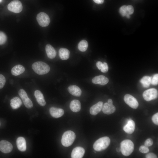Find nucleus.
<instances>
[{
	"instance_id": "4",
	"label": "nucleus",
	"mask_w": 158,
	"mask_h": 158,
	"mask_svg": "<svg viewBox=\"0 0 158 158\" xmlns=\"http://www.w3.org/2000/svg\"><path fill=\"white\" fill-rule=\"evenodd\" d=\"M75 133L71 130H68L63 134L61 140L62 144L64 147H68L71 145L75 138Z\"/></svg>"
},
{
	"instance_id": "31",
	"label": "nucleus",
	"mask_w": 158,
	"mask_h": 158,
	"mask_svg": "<svg viewBox=\"0 0 158 158\" xmlns=\"http://www.w3.org/2000/svg\"><path fill=\"white\" fill-rule=\"evenodd\" d=\"M6 82L5 77L0 74V89L2 88L4 86Z\"/></svg>"
},
{
	"instance_id": "35",
	"label": "nucleus",
	"mask_w": 158,
	"mask_h": 158,
	"mask_svg": "<svg viewBox=\"0 0 158 158\" xmlns=\"http://www.w3.org/2000/svg\"><path fill=\"white\" fill-rule=\"evenodd\" d=\"M153 122L156 125H158V113H157L154 114L152 118Z\"/></svg>"
},
{
	"instance_id": "16",
	"label": "nucleus",
	"mask_w": 158,
	"mask_h": 158,
	"mask_svg": "<svg viewBox=\"0 0 158 158\" xmlns=\"http://www.w3.org/2000/svg\"><path fill=\"white\" fill-rule=\"evenodd\" d=\"M102 109L104 114H110L115 112L116 108L113 104H110L108 102H106L103 105Z\"/></svg>"
},
{
	"instance_id": "27",
	"label": "nucleus",
	"mask_w": 158,
	"mask_h": 158,
	"mask_svg": "<svg viewBox=\"0 0 158 158\" xmlns=\"http://www.w3.org/2000/svg\"><path fill=\"white\" fill-rule=\"evenodd\" d=\"M119 13L123 17L126 16L128 18H130V15L127 13L126 6L123 5L121 6L119 8Z\"/></svg>"
},
{
	"instance_id": "14",
	"label": "nucleus",
	"mask_w": 158,
	"mask_h": 158,
	"mask_svg": "<svg viewBox=\"0 0 158 158\" xmlns=\"http://www.w3.org/2000/svg\"><path fill=\"white\" fill-rule=\"evenodd\" d=\"M49 111L52 116L56 118L61 117L64 113V111L63 109L54 107H51Z\"/></svg>"
},
{
	"instance_id": "3",
	"label": "nucleus",
	"mask_w": 158,
	"mask_h": 158,
	"mask_svg": "<svg viewBox=\"0 0 158 158\" xmlns=\"http://www.w3.org/2000/svg\"><path fill=\"white\" fill-rule=\"evenodd\" d=\"M134 149V144L130 140H124L121 143V152L124 156H127L130 155L133 152Z\"/></svg>"
},
{
	"instance_id": "2",
	"label": "nucleus",
	"mask_w": 158,
	"mask_h": 158,
	"mask_svg": "<svg viewBox=\"0 0 158 158\" xmlns=\"http://www.w3.org/2000/svg\"><path fill=\"white\" fill-rule=\"evenodd\" d=\"M110 143L109 137L104 136L99 138L94 143L93 147L97 151H101L107 149Z\"/></svg>"
},
{
	"instance_id": "1",
	"label": "nucleus",
	"mask_w": 158,
	"mask_h": 158,
	"mask_svg": "<svg viewBox=\"0 0 158 158\" xmlns=\"http://www.w3.org/2000/svg\"><path fill=\"white\" fill-rule=\"evenodd\" d=\"M32 67L36 73L40 75L47 74L50 70V67L49 65L42 61H37L33 63Z\"/></svg>"
},
{
	"instance_id": "37",
	"label": "nucleus",
	"mask_w": 158,
	"mask_h": 158,
	"mask_svg": "<svg viewBox=\"0 0 158 158\" xmlns=\"http://www.w3.org/2000/svg\"><path fill=\"white\" fill-rule=\"evenodd\" d=\"M103 63L100 61H98L96 63V66L99 70H101L102 67Z\"/></svg>"
},
{
	"instance_id": "12",
	"label": "nucleus",
	"mask_w": 158,
	"mask_h": 158,
	"mask_svg": "<svg viewBox=\"0 0 158 158\" xmlns=\"http://www.w3.org/2000/svg\"><path fill=\"white\" fill-rule=\"evenodd\" d=\"M92 81L94 84L105 85L109 82V79L104 75H99L94 77Z\"/></svg>"
},
{
	"instance_id": "38",
	"label": "nucleus",
	"mask_w": 158,
	"mask_h": 158,
	"mask_svg": "<svg viewBox=\"0 0 158 158\" xmlns=\"http://www.w3.org/2000/svg\"><path fill=\"white\" fill-rule=\"evenodd\" d=\"M95 2L98 4H103L104 1V0H93Z\"/></svg>"
},
{
	"instance_id": "17",
	"label": "nucleus",
	"mask_w": 158,
	"mask_h": 158,
	"mask_svg": "<svg viewBox=\"0 0 158 158\" xmlns=\"http://www.w3.org/2000/svg\"><path fill=\"white\" fill-rule=\"evenodd\" d=\"M34 94L38 104L42 106H44L46 102L42 92L40 90H37L35 91Z\"/></svg>"
},
{
	"instance_id": "5",
	"label": "nucleus",
	"mask_w": 158,
	"mask_h": 158,
	"mask_svg": "<svg viewBox=\"0 0 158 158\" xmlns=\"http://www.w3.org/2000/svg\"><path fill=\"white\" fill-rule=\"evenodd\" d=\"M157 90L155 88L148 89L144 92L142 96L144 99L147 101L155 99L158 97Z\"/></svg>"
},
{
	"instance_id": "20",
	"label": "nucleus",
	"mask_w": 158,
	"mask_h": 158,
	"mask_svg": "<svg viewBox=\"0 0 158 158\" xmlns=\"http://www.w3.org/2000/svg\"><path fill=\"white\" fill-rule=\"evenodd\" d=\"M45 51L48 57L53 59L56 56V53L54 48L50 44H47L45 47Z\"/></svg>"
},
{
	"instance_id": "22",
	"label": "nucleus",
	"mask_w": 158,
	"mask_h": 158,
	"mask_svg": "<svg viewBox=\"0 0 158 158\" xmlns=\"http://www.w3.org/2000/svg\"><path fill=\"white\" fill-rule=\"evenodd\" d=\"M25 71V68L21 65H17L14 66L11 69L12 74L17 76L23 73Z\"/></svg>"
},
{
	"instance_id": "41",
	"label": "nucleus",
	"mask_w": 158,
	"mask_h": 158,
	"mask_svg": "<svg viewBox=\"0 0 158 158\" xmlns=\"http://www.w3.org/2000/svg\"><path fill=\"white\" fill-rule=\"evenodd\" d=\"M3 0H0V3H1L2 1Z\"/></svg>"
},
{
	"instance_id": "32",
	"label": "nucleus",
	"mask_w": 158,
	"mask_h": 158,
	"mask_svg": "<svg viewBox=\"0 0 158 158\" xmlns=\"http://www.w3.org/2000/svg\"><path fill=\"white\" fill-rule=\"evenodd\" d=\"M126 9L127 12V13L128 15H131L134 12V9L133 7L130 5H129L126 6Z\"/></svg>"
},
{
	"instance_id": "34",
	"label": "nucleus",
	"mask_w": 158,
	"mask_h": 158,
	"mask_svg": "<svg viewBox=\"0 0 158 158\" xmlns=\"http://www.w3.org/2000/svg\"><path fill=\"white\" fill-rule=\"evenodd\" d=\"M103 73H106L108 70V67L107 63L106 62L103 63L102 68L100 70Z\"/></svg>"
},
{
	"instance_id": "40",
	"label": "nucleus",
	"mask_w": 158,
	"mask_h": 158,
	"mask_svg": "<svg viewBox=\"0 0 158 158\" xmlns=\"http://www.w3.org/2000/svg\"><path fill=\"white\" fill-rule=\"evenodd\" d=\"M116 151L117 152H121L120 148H119L118 147L116 148Z\"/></svg>"
},
{
	"instance_id": "6",
	"label": "nucleus",
	"mask_w": 158,
	"mask_h": 158,
	"mask_svg": "<svg viewBox=\"0 0 158 158\" xmlns=\"http://www.w3.org/2000/svg\"><path fill=\"white\" fill-rule=\"evenodd\" d=\"M36 19L39 25L42 27L47 26L50 22L48 15L45 13L42 12L40 13L37 15Z\"/></svg>"
},
{
	"instance_id": "10",
	"label": "nucleus",
	"mask_w": 158,
	"mask_h": 158,
	"mask_svg": "<svg viewBox=\"0 0 158 158\" xmlns=\"http://www.w3.org/2000/svg\"><path fill=\"white\" fill-rule=\"evenodd\" d=\"M12 144L8 141L3 140L0 141V150L4 153L11 152L12 150Z\"/></svg>"
},
{
	"instance_id": "19",
	"label": "nucleus",
	"mask_w": 158,
	"mask_h": 158,
	"mask_svg": "<svg viewBox=\"0 0 158 158\" xmlns=\"http://www.w3.org/2000/svg\"><path fill=\"white\" fill-rule=\"evenodd\" d=\"M68 92L72 95L76 97H80L81 95L82 91L80 89L75 85L69 86L68 88Z\"/></svg>"
},
{
	"instance_id": "11",
	"label": "nucleus",
	"mask_w": 158,
	"mask_h": 158,
	"mask_svg": "<svg viewBox=\"0 0 158 158\" xmlns=\"http://www.w3.org/2000/svg\"><path fill=\"white\" fill-rule=\"evenodd\" d=\"M85 153V149L82 147H77L74 148L71 153L72 158H82Z\"/></svg>"
},
{
	"instance_id": "9",
	"label": "nucleus",
	"mask_w": 158,
	"mask_h": 158,
	"mask_svg": "<svg viewBox=\"0 0 158 158\" xmlns=\"http://www.w3.org/2000/svg\"><path fill=\"white\" fill-rule=\"evenodd\" d=\"M124 100L127 104L133 109H137L138 106V103L136 99L130 95H126L124 96Z\"/></svg>"
},
{
	"instance_id": "18",
	"label": "nucleus",
	"mask_w": 158,
	"mask_h": 158,
	"mask_svg": "<svg viewBox=\"0 0 158 158\" xmlns=\"http://www.w3.org/2000/svg\"><path fill=\"white\" fill-rule=\"evenodd\" d=\"M17 146L18 150L21 152L25 151L26 149V141L23 137H18L16 141Z\"/></svg>"
},
{
	"instance_id": "15",
	"label": "nucleus",
	"mask_w": 158,
	"mask_h": 158,
	"mask_svg": "<svg viewBox=\"0 0 158 158\" xmlns=\"http://www.w3.org/2000/svg\"><path fill=\"white\" fill-rule=\"evenodd\" d=\"M135 128V124L134 121L129 119L127 124L123 127V130L126 133L131 134L134 131Z\"/></svg>"
},
{
	"instance_id": "26",
	"label": "nucleus",
	"mask_w": 158,
	"mask_h": 158,
	"mask_svg": "<svg viewBox=\"0 0 158 158\" xmlns=\"http://www.w3.org/2000/svg\"><path fill=\"white\" fill-rule=\"evenodd\" d=\"M88 46V44L87 41L85 40H83L79 42L78 48L80 51L84 52L87 50Z\"/></svg>"
},
{
	"instance_id": "24",
	"label": "nucleus",
	"mask_w": 158,
	"mask_h": 158,
	"mask_svg": "<svg viewBox=\"0 0 158 158\" xmlns=\"http://www.w3.org/2000/svg\"><path fill=\"white\" fill-rule=\"evenodd\" d=\"M59 54L60 59L63 60L68 59L69 57L70 51L65 48H61L59 50Z\"/></svg>"
},
{
	"instance_id": "25",
	"label": "nucleus",
	"mask_w": 158,
	"mask_h": 158,
	"mask_svg": "<svg viewBox=\"0 0 158 158\" xmlns=\"http://www.w3.org/2000/svg\"><path fill=\"white\" fill-rule=\"evenodd\" d=\"M151 77L147 76L143 77L140 80V82L144 87H148L151 83Z\"/></svg>"
},
{
	"instance_id": "7",
	"label": "nucleus",
	"mask_w": 158,
	"mask_h": 158,
	"mask_svg": "<svg viewBox=\"0 0 158 158\" xmlns=\"http://www.w3.org/2000/svg\"><path fill=\"white\" fill-rule=\"evenodd\" d=\"M7 8L9 11L15 13H18L22 11L23 6L20 1L15 0L10 3L8 5Z\"/></svg>"
},
{
	"instance_id": "33",
	"label": "nucleus",
	"mask_w": 158,
	"mask_h": 158,
	"mask_svg": "<svg viewBox=\"0 0 158 158\" xmlns=\"http://www.w3.org/2000/svg\"><path fill=\"white\" fill-rule=\"evenodd\" d=\"M153 144V140L152 139L150 138L147 139L145 141L144 143L145 145L147 147L151 146Z\"/></svg>"
},
{
	"instance_id": "39",
	"label": "nucleus",
	"mask_w": 158,
	"mask_h": 158,
	"mask_svg": "<svg viewBox=\"0 0 158 158\" xmlns=\"http://www.w3.org/2000/svg\"><path fill=\"white\" fill-rule=\"evenodd\" d=\"M108 103L110 104H113V101L112 100L110 99H109L108 100Z\"/></svg>"
},
{
	"instance_id": "8",
	"label": "nucleus",
	"mask_w": 158,
	"mask_h": 158,
	"mask_svg": "<svg viewBox=\"0 0 158 158\" xmlns=\"http://www.w3.org/2000/svg\"><path fill=\"white\" fill-rule=\"evenodd\" d=\"M18 94L22 99L24 104L26 107L28 109L32 108L33 106V103L23 89H20L18 91Z\"/></svg>"
},
{
	"instance_id": "21",
	"label": "nucleus",
	"mask_w": 158,
	"mask_h": 158,
	"mask_svg": "<svg viewBox=\"0 0 158 158\" xmlns=\"http://www.w3.org/2000/svg\"><path fill=\"white\" fill-rule=\"evenodd\" d=\"M70 107L71 110L73 112H79L81 109V105L80 102L77 99L73 100L71 102Z\"/></svg>"
},
{
	"instance_id": "29",
	"label": "nucleus",
	"mask_w": 158,
	"mask_h": 158,
	"mask_svg": "<svg viewBox=\"0 0 158 158\" xmlns=\"http://www.w3.org/2000/svg\"><path fill=\"white\" fill-rule=\"evenodd\" d=\"M158 83V74H156L154 75L151 78V84L153 85H156Z\"/></svg>"
},
{
	"instance_id": "36",
	"label": "nucleus",
	"mask_w": 158,
	"mask_h": 158,
	"mask_svg": "<svg viewBox=\"0 0 158 158\" xmlns=\"http://www.w3.org/2000/svg\"><path fill=\"white\" fill-rule=\"evenodd\" d=\"M146 158H157V156L154 153H150L147 154L145 156Z\"/></svg>"
},
{
	"instance_id": "13",
	"label": "nucleus",
	"mask_w": 158,
	"mask_h": 158,
	"mask_svg": "<svg viewBox=\"0 0 158 158\" xmlns=\"http://www.w3.org/2000/svg\"><path fill=\"white\" fill-rule=\"evenodd\" d=\"M103 105V102L102 101H99L92 106L90 109V114L93 115L97 114L101 111Z\"/></svg>"
},
{
	"instance_id": "28",
	"label": "nucleus",
	"mask_w": 158,
	"mask_h": 158,
	"mask_svg": "<svg viewBox=\"0 0 158 158\" xmlns=\"http://www.w3.org/2000/svg\"><path fill=\"white\" fill-rule=\"evenodd\" d=\"M7 40L6 35L3 32L0 31V45L5 44Z\"/></svg>"
},
{
	"instance_id": "23",
	"label": "nucleus",
	"mask_w": 158,
	"mask_h": 158,
	"mask_svg": "<svg viewBox=\"0 0 158 158\" xmlns=\"http://www.w3.org/2000/svg\"><path fill=\"white\" fill-rule=\"evenodd\" d=\"M22 104L21 99L18 97H15L10 101V105L13 109H16L19 108Z\"/></svg>"
},
{
	"instance_id": "42",
	"label": "nucleus",
	"mask_w": 158,
	"mask_h": 158,
	"mask_svg": "<svg viewBox=\"0 0 158 158\" xmlns=\"http://www.w3.org/2000/svg\"><path fill=\"white\" fill-rule=\"evenodd\" d=\"M0 125H1V123H0Z\"/></svg>"
},
{
	"instance_id": "30",
	"label": "nucleus",
	"mask_w": 158,
	"mask_h": 158,
	"mask_svg": "<svg viewBox=\"0 0 158 158\" xmlns=\"http://www.w3.org/2000/svg\"><path fill=\"white\" fill-rule=\"evenodd\" d=\"M139 151L142 153H146L149 151V150L148 147L142 145L139 148Z\"/></svg>"
}]
</instances>
